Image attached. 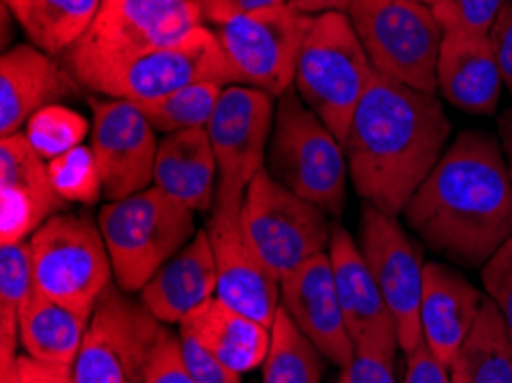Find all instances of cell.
Wrapping results in <instances>:
<instances>
[{
    "mask_svg": "<svg viewBox=\"0 0 512 383\" xmlns=\"http://www.w3.org/2000/svg\"><path fill=\"white\" fill-rule=\"evenodd\" d=\"M402 216L439 255L483 267L512 237V182L499 140L485 131H462Z\"/></svg>",
    "mask_w": 512,
    "mask_h": 383,
    "instance_id": "6da1fadb",
    "label": "cell"
},
{
    "mask_svg": "<svg viewBox=\"0 0 512 383\" xmlns=\"http://www.w3.org/2000/svg\"><path fill=\"white\" fill-rule=\"evenodd\" d=\"M448 138L451 122L437 97L375 72L345 138L356 193L400 216L444 156Z\"/></svg>",
    "mask_w": 512,
    "mask_h": 383,
    "instance_id": "7a4b0ae2",
    "label": "cell"
},
{
    "mask_svg": "<svg viewBox=\"0 0 512 383\" xmlns=\"http://www.w3.org/2000/svg\"><path fill=\"white\" fill-rule=\"evenodd\" d=\"M205 26L196 0H102L88 33L65 65L83 88L95 90L108 74Z\"/></svg>",
    "mask_w": 512,
    "mask_h": 383,
    "instance_id": "3957f363",
    "label": "cell"
},
{
    "mask_svg": "<svg viewBox=\"0 0 512 383\" xmlns=\"http://www.w3.org/2000/svg\"><path fill=\"white\" fill-rule=\"evenodd\" d=\"M372 74L375 67L370 65L347 12L310 14L294 88L343 145Z\"/></svg>",
    "mask_w": 512,
    "mask_h": 383,
    "instance_id": "277c9868",
    "label": "cell"
},
{
    "mask_svg": "<svg viewBox=\"0 0 512 383\" xmlns=\"http://www.w3.org/2000/svg\"><path fill=\"white\" fill-rule=\"evenodd\" d=\"M189 207L150 186L124 200L106 202L99 230L111 255L113 276L122 292H141L147 280L196 234Z\"/></svg>",
    "mask_w": 512,
    "mask_h": 383,
    "instance_id": "5b68a950",
    "label": "cell"
},
{
    "mask_svg": "<svg viewBox=\"0 0 512 383\" xmlns=\"http://www.w3.org/2000/svg\"><path fill=\"white\" fill-rule=\"evenodd\" d=\"M265 170L329 216L343 214L349 179L345 145L292 90L276 106Z\"/></svg>",
    "mask_w": 512,
    "mask_h": 383,
    "instance_id": "8992f818",
    "label": "cell"
},
{
    "mask_svg": "<svg viewBox=\"0 0 512 383\" xmlns=\"http://www.w3.org/2000/svg\"><path fill=\"white\" fill-rule=\"evenodd\" d=\"M347 17L375 72L437 95L444 28L432 7L414 0H352Z\"/></svg>",
    "mask_w": 512,
    "mask_h": 383,
    "instance_id": "52a82bcc",
    "label": "cell"
},
{
    "mask_svg": "<svg viewBox=\"0 0 512 383\" xmlns=\"http://www.w3.org/2000/svg\"><path fill=\"white\" fill-rule=\"evenodd\" d=\"M242 223L262 260L281 278L327 253L333 232L327 211L285 189L267 170L246 189Z\"/></svg>",
    "mask_w": 512,
    "mask_h": 383,
    "instance_id": "ba28073f",
    "label": "cell"
},
{
    "mask_svg": "<svg viewBox=\"0 0 512 383\" xmlns=\"http://www.w3.org/2000/svg\"><path fill=\"white\" fill-rule=\"evenodd\" d=\"M30 250L37 292L95 310L113 276L99 225L81 214H53L30 237Z\"/></svg>",
    "mask_w": 512,
    "mask_h": 383,
    "instance_id": "9c48e42d",
    "label": "cell"
},
{
    "mask_svg": "<svg viewBox=\"0 0 512 383\" xmlns=\"http://www.w3.org/2000/svg\"><path fill=\"white\" fill-rule=\"evenodd\" d=\"M310 14L290 3L246 14L216 28L232 83L283 97L294 85Z\"/></svg>",
    "mask_w": 512,
    "mask_h": 383,
    "instance_id": "30bf717a",
    "label": "cell"
},
{
    "mask_svg": "<svg viewBox=\"0 0 512 383\" xmlns=\"http://www.w3.org/2000/svg\"><path fill=\"white\" fill-rule=\"evenodd\" d=\"M164 326L143 301L108 285L92 312L88 333L72 367L74 383H143Z\"/></svg>",
    "mask_w": 512,
    "mask_h": 383,
    "instance_id": "8fae6325",
    "label": "cell"
},
{
    "mask_svg": "<svg viewBox=\"0 0 512 383\" xmlns=\"http://www.w3.org/2000/svg\"><path fill=\"white\" fill-rule=\"evenodd\" d=\"M276 106L267 92L228 85L216 104L207 136L216 159L212 207H242L246 189L267 166Z\"/></svg>",
    "mask_w": 512,
    "mask_h": 383,
    "instance_id": "7c38bea8",
    "label": "cell"
},
{
    "mask_svg": "<svg viewBox=\"0 0 512 383\" xmlns=\"http://www.w3.org/2000/svg\"><path fill=\"white\" fill-rule=\"evenodd\" d=\"M359 248L382 289L398 328L400 349L409 354L421 333V296L425 264L414 239L402 228L398 216L363 205L359 223Z\"/></svg>",
    "mask_w": 512,
    "mask_h": 383,
    "instance_id": "4fadbf2b",
    "label": "cell"
},
{
    "mask_svg": "<svg viewBox=\"0 0 512 383\" xmlns=\"http://www.w3.org/2000/svg\"><path fill=\"white\" fill-rule=\"evenodd\" d=\"M203 81L221 83L226 88L235 85L219 37L207 26L196 28L180 42L161 46V49L127 62L113 74H108L92 92L102 97L145 104V101H157L186 88V85Z\"/></svg>",
    "mask_w": 512,
    "mask_h": 383,
    "instance_id": "5bb4252c",
    "label": "cell"
},
{
    "mask_svg": "<svg viewBox=\"0 0 512 383\" xmlns=\"http://www.w3.org/2000/svg\"><path fill=\"white\" fill-rule=\"evenodd\" d=\"M90 150L95 154L108 202L150 189L159 143L141 106L127 99L92 97Z\"/></svg>",
    "mask_w": 512,
    "mask_h": 383,
    "instance_id": "9a60e30c",
    "label": "cell"
},
{
    "mask_svg": "<svg viewBox=\"0 0 512 383\" xmlns=\"http://www.w3.org/2000/svg\"><path fill=\"white\" fill-rule=\"evenodd\" d=\"M242 207L209 211L205 232L216 262V296L271 328L281 308V276L246 237Z\"/></svg>",
    "mask_w": 512,
    "mask_h": 383,
    "instance_id": "2e32d148",
    "label": "cell"
},
{
    "mask_svg": "<svg viewBox=\"0 0 512 383\" xmlns=\"http://www.w3.org/2000/svg\"><path fill=\"white\" fill-rule=\"evenodd\" d=\"M329 257L340 308L359 351H370L395 363L400 342L398 328L382 289L363 257L359 241L343 225H333L329 241Z\"/></svg>",
    "mask_w": 512,
    "mask_h": 383,
    "instance_id": "e0dca14e",
    "label": "cell"
},
{
    "mask_svg": "<svg viewBox=\"0 0 512 383\" xmlns=\"http://www.w3.org/2000/svg\"><path fill=\"white\" fill-rule=\"evenodd\" d=\"M281 308L329 363L340 370L352 363L356 345L340 308L329 253L313 257L281 278Z\"/></svg>",
    "mask_w": 512,
    "mask_h": 383,
    "instance_id": "ac0fdd59",
    "label": "cell"
},
{
    "mask_svg": "<svg viewBox=\"0 0 512 383\" xmlns=\"http://www.w3.org/2000/svg\"><path fill=\"white\" fill-rule=\"evenodd\" d=\"M79 81L35 44H17L0 58V138L19 134L44 106L74 97Z\"/></svg>",
    "mask_w": 512,
    "mask_h": 383,
    "instance_id": "d6986e66",
    "label": "cell"
},
{
    "mask_svg": "<svg viewBox=\"0 0 512 383\" xmlns=\"http://www.w3.org/2000/svg\"><path fill=\"white\" fill-rule=\"evenodd\" d=\"M503 76L490 37L444 30L437 90L448 104L471 115H492L501 101Z\"/></svg>",
    "mask_w": 512,
    "mask_h": 383,
    "instance_id": "ffe728a7",
    "label": "cell"
},
{
    "mask_svg": "<svg viewBox=\"0 0 512 383\" xmlns=\"http://www.w3.org/2000/svg\"><path fill=\"white\" fill-rule=\"evenodd\" d=\"M485 296L467 278L446 264L428 262L423 273L421 333L441 363L451 367L453 358L483 308Z\"/></svg>",
    "mask_w": 512,
    "mask_h": 383,
    "instance_id": "44dd1931",
    "label": "cell"
},
{
    "mask_svg": "<svg viewBox=\"0 0 512 383\" xmlns=\"http://www.w3.org/2000/svg\"><path fill=\"white\" fill-rule=\"evenodd\" d=\"M216 294V262L205 230H198L141 289L143 306L161 324H180Z\"/></svg>",
    "mask_w": 512,
    "mask_h": 383,
    "instance_id": "7402d4cb",
    "label": "cell"
},
{
    "mask_svg": "<svg viewBox=\"0 0 512 383\" xmlns=\"http://www.w3.org/2000/svg\"><path fill=\"white\" fill-rule=\"evenodd\" d=\"M180 331L198 340L221 363L244 374L265 363L271 328L228 306L219 296L205 301L180 322Z\"/></svg>",
    "mask_w": 512,
    "mask_h": 383,
    "instance_id": "603a6c76",
    "label": "cell"
},
{
    "mask_svg": "<svg viewBox=\"0 0 512 383\" xmlns=\"http://www.w3.org/2000/svg\"><path fill=\"white\" fill-rule=\"evenodd\" d=\"M152 186L191 211H212L216 159L207 129L177 131L161 138Z\"/></svg>",
    "mask_w": 512,
    "mask_h": 383,
    "instance_id": "cb8c5ba5",
    "label": "cell"
},
{
    "mask_svg": "<svg viewBox=\"0 0 512 383\" xmlns=\"http://www.w3.org/2000/svg\"><path fill=\"white\" fill-rule=\"evenodd\" d=\"M92 312L35 292L21 310V345L37 361L74 367Z\"/></svg>",
    "mask_w": 512,
    "mask_h": 383,
    "instance_id": "d4e9b609",
    "label": "cell"
},
{
    "mask_svg": "<svg viewBox=\"0 0 512 383\" xmlns=\"http://www.w3.org/2000/svg\"><path fill=\"white\" fill-rule=\"evenodd\" d=\"M448 370L453 383H512V340L490 299Z\"/></svg>",
    "mask_w": 512,
    "mask_h": 383,
    "instance_id": "484cf974",
    "label": "cell"
},
{
    "mask_svg": "<svg viewBox=\"0 0 512 383\" xmlns=\"http://www.w3.org/2000/svg\"><path fill=\"white\" fill-rule=\"evenodd\" d=\"M99 7L102 0H28L19 23L37 49L67 56L88 33Z\"/></svg>",
    "mask_w": 512,
    "mask_h": 383,
    "instance_id": "4316f807",
    "label": "cell"
},
{
    "mask_svg": "<svg viewBox=\"0 0 512 383\" xmlns=\"http://www.w3.org/2000/svg\"><path fill=\"white\" fill-rule=\"evenodd\" d=\"M322 370L320 349L301 333L283 308H278L271 324L267 358L262 363V383H320Z\"/></svg>",
    "mask_w": 512,
    "mask_h": 383,
    "instance_id": "83f0119b",
    "label": "cell"
},
{
    "mask_svg": "<svg viewBox=\"0 0 512 383\" xmlns=\"http://www.w3.org/2000/svg\"><path fill=\"white\" fill-rule=\"evenodd\" d=\"M226 90V85L203 81L186 85V88L161 97L157 101H145L141 106L143 115L157 129V134H177L189 129H207L209 120L216 111V104Z\"/></svg>",
    "mask_w": 512,
    "mask_h": 383,
    "instance_id": "f1b7e54d",
    "label": "cell"
},
{
    "mask_svg": "<svg viewBox=\"0 0 512 383\" xmlns=\"http://www.w3.org/2000/svg\"><path fill=\"white\" fill-rule=\"evenodd\" d=\"M90 129L92 122L74 108L51 104L30 117L23 127V136L44 161H51L81 147L83 140L90 136Z\"/></svg>",
    "mask_w": 512,
    "mask_h": 383,
    "instance_id": "f546056e",
    "label": "cell"
},
{
    "mask_svg": "<svg viewBox=\"0 0 512 383\" xmlns=\"http://www.w3.org/2000/svg\"><path fill=\"white\" fill-rule=\"evenodd\" d=\"M53 191L62 202H79V205H95L104 195L102 175H99L95 154L90 145L46 161Z\"/></svg>",
    "mask_w": 512,
    "mask_h": 383,
    "instance_id": "4dcf8cb0",
    "label": "cell"
},
{
    "mask_svg": "<svg viewBox=\"0 0 512 383\" xmlns=\"http://www.w3.org/2000/svg\"><path fill=\"white\" fill-rule=\"evenodd\" d=\"M37 292L30 241L0 246V312L21 319V310Z\"/></svg>",
    "mask_w": 512,
    "mask_h": 383,
    "instance_id": "1f68e13d",
    "label": "cell"
},
{
    "mask_svg": "<svg viewBox=\"0 0 512 383\" xmlns=\"http://www.w3.org/2000/svg\"><path fill=\"white\" fill-rule=\"evenodd\" d=\"M506 3L508 0H439L432 10L444 30L490 37Z\"/></svg>",
    "mask_w": 512,
    "mask_h": 383,
    "instance_id": "d6a6232c",
    "label": "cell"
},
{
    "mask_svg": "<svg viewBox=\"0 0 512 383\" xmlns=\"http://www.w3.org/2000/svg\"><path fill=\"white\" fill-rule=\"evenodd\" d=\"M480 278L512 340V237L483 264Z\"/></svg>",
    "mask_w": 512,
    "mask_h": 383,
    "instance_id": "836d02e7",
    "label": "cell"
},
{
    "mask_svg": "<svg viewBox=\"0 0 512 383\" xmlns=\"http://www.w3.org/2000/svg\"><path fill=\"white\" fill-rule=\"evenodd\" d=\"M177 335H180L182 358L193 383H242V374L221 363L214 354H209L198 340H193L191 335L182 331Z\"/></svg>",
    "mask_w": 512,
    "mask_h": 383,
    "instance_id": "e575fe53",
    "label": "cell"
},
{
    "mask_svg": "<svg viewBox=\"0 0 512 383\" xmlns=\"http://www.w3.org/2000/svg\"><path fill=\"white\" fill-rule=\"evenodd\" d=\"M143 383H193L182 358L180 335H173L164 328L150 363H147Z\"/></svg>",
    "mask_w": 512,
    "mask_h": 383,
    "instance_id": "d590c367",
    "label": "cell"
},
{
    "mask_svg": "<svg viewBox=\"0 0 512 383\" xmlns=\"http://www.w3.org/2000/svg\"><path fill=\"white\" fill-rule=\"evenodd\" d=\"M0 383H74V372L67 365L44 363L23 354L10 367L0 370Z\"/></svg>",
    "mask_w": 512,
    "mask_h": 383,
    "instance_id": "8d00e7d4",
    "label": "cell"
},
{
    "mask_svg": "<svg viewBox=\"0 0 512 383\" xmlns=\"http://www.w3.org/2000/svg\"><path fill=\"white\" fill-rule=\"evenodd\" d=\"M285 3L287 0H196L203 23L214 30L246 14L265 12Z\"/></svg>",
    "mask_w": 512,
    "mask_h": 383,
    "instance_id": "74e56055",
    "label": "cell"
},
{
    "mask_svg": "<svg viewBox=\"0 0 512 383\" xmlns=\"http://www.w3.org/2000/svg\"><path fill=\"white\" fill-rule=\"evenodd\" d=\"M393 365L395 363L386 361L382 356L356 349L352 363L340 370L338 383H398Z\"/></svg>",
    "mask_w": 512,
    "mask_h": 383,
    "instance_id": "f35d334b",
    "label": "cell"
},
{
    "mask_svg": "<svg viewBox=\"0 0 512 383\" xmlns=\"http://www.w3.org/2000/svg\"><path fill=\"white\" fill-rule=\"evenodd\" d=\"M405 383H453V379L448 365L441 363L421 340L407 354Z\"/></svg>",
    "mask_w": 512,
    "mask_h": 383,
    "instance_id": "ab89813d",
    "label": "cell"
},
{
    "mask_svg": "<svg viewBox=\"0 0 512 383\" xmlns=\"http://www.w3.org/2000/svg\"><path fill=\"white\" fill-rule=\"evenodd\" d=\"M490 42L496 62H499L503 85H506L512 95V0H508L499 14V19L494 21L490 30Z\"/></svg>",
    "mask_w": 512,
    "mask_h": 383,
    "instance_id": "60d3db41",
    "label": "cell"
},
{
    "mask_svg": "<svg viewBox=\"0 0 512 383\" xmlns=\"http://www.w3.org/2000/svg\"><path fill=\"white\" fill-rule=\"evenodd\" d=\"M287 3L299 7L306 14H322V12H347L352 0H287Z\"/></svg>",
    "mask_w": 512,
    "mask_h": 383,
    "instance_id": "b9f144b4",
    "label": "cell"
},
{
    "mask_svg": "<svg viewBox=\"0 0 512 383\" xmlns=\"http://www.w3.org/2000/svg\"><path fill=\"white\" fill-rule=\"evenodd\" d=\"M499 145L503 152V161H506L510 182H512V106L499 120Z\"/></svg>",
    "mask_w": 512,
    "mask_h": 383,
    "instance_id": "7bdbcfd3",
    "label": "cell"
},
{
    "mask_svg": "<svg viewBox=\"0 0 512 383\" xmlns=\"http://www.w3.org/2000/svg\"><path fill=\"white\" fill-rule=\"evenodd\" d=\"M3 3L10 7V12L14 14V17H17V21L23 17V12H26V5H28V0H3Z\"/></svg>",
    "mask_w": 512,
    "mask_h": 383,
    "instance_id": "ee69618b",
    "label": "cell"
},
{
    "mask_svg": "<svg viewBox=\"0 0 512 383\" xmlns=\"http://www.w3.org/2000/svg\"><path fill=\"white\" fill-rule=\"evenodd\" d=\"M414 3H421V5H428V7H434L439 3V0H414Z\"/></svg>",
    "mask_w": 512,
    "mask_h": 383,
    "instance_id": "f6af8a7d",
    "label": "cell"
}]
</instances>
